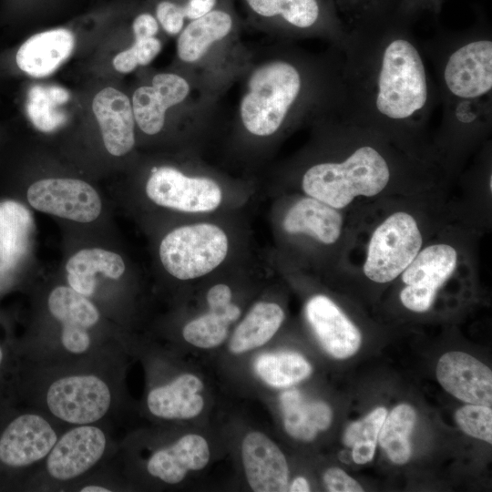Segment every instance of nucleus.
<instances>
[{"label":"nucleus","instance_id":"obj_38","mask_svg":"<svg viewBox=\"0 0 492 492\" xmlns=\"http://www.w3.org/2000/svg\"><path fill=\"white\" fill-rule=\"evenodd\" d=\"M216 2L217 0H188L180 8L185 19L191 21L213 10Z\"/></svg>","mask_w":492,"mask_h":492},{"label":"nucleus","instance_id":"obj_14","mask_svg":"<svg viewBox=\"0 0 492 492\" xmlns=\"http://www.w3.org/2000/svg\"><path fill=\"white\" fill-rule=\"evenodd\" d=\"M442 387L457 399L491 407L492 372L472 355L453 351L443 354L436 365Z\"/></svg>","mask_w":492,"mask_h":492},{"label":"nucleus","instance_id":"obj_37","mask_svg":"<svg viewBox=\"0 0 492 492\" xmlns=\"http://www.w3.org/2000/svg\"><path fill=\"white\" fill-rule=\"evenodd\" d=\"M159 22L152 15L141 13L132 23L134 37L156 36L159 32Z\"/></svg>","mask_w":492,"mask_h":492},{"label":"nucleus","instance_id":"obj_22","mask_svg":"<svg viewBox=\"0 0 492 492\" xmlns=\"http://www.w3.org/2000/svg\"><path fill=\"white\" fill-rule=\"evenodd\" d=\"M231 15L220 9L191 20L183 27L177 40V55L180 61L197 65L213 48L223 43L232 33Z\"/></svg>","mask_w":492,"mask_h":492},{"label":"nucleus","instance_id":"obj_15","mask_svg":"<svg viewBox=\"0 0 492 492\" xmlns=\"http://www.w3.org/2000/svg\"><path fill=\"white\" fill-rule=\"evenodd\" d=\"M246 479L255 492L286 491L289 483L287 460L279 446L263 433L253 431L241 443Z\"/></svg>","mask_w":492,"mask_h":492},{"label":"nucleus","instance_id":"obj_27","mask_svg":"<svg viewBox=\"0 0 492 492\" xmlns=\"http://www.w3.org/2000/svg\"><path fill=\"white\" fill-rule=\"evenodd\" d=\"M68 99V91L60 86L34 85L27 94L26 114L39 130L53 131L67 120V115L62 110V107Z\"/></svg>","mask_w":492,"mask_h":492},{"label":"nucleus","instance_id":"obj_26","mask_svg":"<svg viewBox=\"0 0 492 492\" xmlns=\"http://www.w3.org/2000/svg\"><path fill=\"white\" fill-rule=\"evenodd\" d=\"M284 320V313L275 302H257L234 330L229 349L241 354L268 343Z\"/></svg>","mask_w":492,"mask_h":492},{"label":"nucleus","instance_id":"obj_36","mask_svg":"<svg viewBox=\"0 0 492 492\" xmlns=\"http://www.w3.org/2000/svg\"><path fill=\"white\" fill-rule=\"evenodd\" d=\"M323 483L331 492H361V485L343 469L330 467L323 474Z\"/></svg>","mask_w":492,"mask_h":492},{"label":"nucleus","instance_id":"obj_3","mask_svg":"<svg viewBox=\"0 0 492 492\" xmlns=\"http://www.w3.org/2000/svg\"><path fill=\"white\" fill-rule=\"evenodd\" d=\"M391 179L389 164L372 146H361L342 161L321 162L302 175V190L336 210L349 206L355 198L380 194Z\"/></svg>","mask_w":492,"mask_h":492},{"label":"nucleus","instance_id":"obj_21","mask_svg":"<svg viewBox=\"0 0 492 492\" xmlns=\"http://www.w3.org/2000/svg\"><path fill=\"white\" fill-rule=\"evenodd\" d=\"M201 380L192 374H182L169 383L152 388L147 396L149 411L165 420H188L199 415L204 407L200 392Z\"/></svg>","mask_w":492,"mask_h":492},{"label":"nucleus","instance_id":"obj_17","mask_svg":"<svg viewBox=\"0 0 492 492\" xmlns=\"http://www.w3.org/2000/svg\"><path fill=\"white\" fill-rule=\"evenodd\" d=\"M92 109L100 127L107 150L120 157L135 144V118L131 101L114 87H105L94 97Z\"/></svg>","mask_w":492,"mask_h":492},{"label":"nucleus","instance_id":"obj_4","mask_svg":"<svg viewBox=\"0 0 492 492\" xmlns=\"http://www.w3.org/2000/svg\"><path fill=\"white\" fill-rule=\"evenodd\" d=\"M228 249L223 230L214 224L199 223L169 232L160 242L159 258L170 275L191 280L217 268L226 258Z\"/></svg>","mask_w":492,"mask_h":492},{"label":"nucleus","instance_id":"obj_39","mask_svg":"<svg viewBox=\"0 0 492 492\" xmlns=\"http://www.w3.org/2000/svg\"><path fill=\"white\" fill-rule=\"evenodd\" d=\"M291 492H308L310 491V485L306 478L302 477H296L289 487Z\"/></svg>","mask_w":492,"mask_h":492},{"label":"nucleus","instance_id":"obj_42","mask_svg":"<svg viewBox=\"0 0 492 492\" xmlns=\"http://www.w3.org/2000/svg\"><path fill=\"white\" fill-rule=\"evenodd\" d=\"M350 1H354L355 4L359 3L360 1H363L364 3H366L367 1H370V3H373V1L374 0H350ZM376 1H379V0H376Z\"/></svg>","mask_w":492,"mask_h":492},{"label":"nucleus","instance_id":"obj_10","mask_svg":"<svg viewBox=\"0 0 492 492\" xmlns=\"http://www.w3.org/2000/svg\"><path fill=\"white\" fill-rule=\"evenodd\" d=\"M107 445V436L97 425H75L57 438L46 457V473L56 481H72L101 460Z\"/></svg>","mask_w":492,"mask_h":492},{"label":"nucleus","instance_id":"obj_35","mask_svg":"<svg viewBox=\"0 0 492 492\" xmlns=\"http://www.w3.org/2000/svg\"><path fill=\"white\" fill-rule=\"evenodd\" d=\"M156 19L164 31L171 36L179 35L185 26L180 5L171 1H161L157 5Z\"/></svg>","mask_w":492,"mask_h":492},{"label":"nucleus","instance_id":"obj_8","mask_svg":"<svg viewBox=\"0 0 492 492\" xmlns=\"http://www.w3.org/2000/svg\"><path fill=\"white\" fill-rule=\"evenodd\" d=\"M457 261L458 253L450 244L436 243L421 249L401 273L405 284L400 292L403 305L415 313L426 312L437 290L455 272Z\"/></svg>","mask_w":492,"mask_h":492},{"label":"nucleus","instance_id":"obj_7","mask_svg":"<svg viewBox=\"0 0 492 492\" xmlns=\"http://www.w3.org/2000/svg\"><path fill=\"white\" fill-rule=\"evenodd\" d=\"M146 193L156 204L185 212H209L222 200L219 184L207 177H190L172 167L154 168Z\"/></svg>","mask_w":492,"mask_h":492},{"label":"nucleus","instance_id":"obj_20","mask_svg":"<svg viewBox=\"0 0 492 492\" xmlns=\"http://www.w3.org/2000/svg\"><path fill=\"white\" fill-rule=\"evenodd\" d=\"M74 46L75 37L70 30H46L33 35L19 46L15 62L21 71L31 77H46L69 57Z\"/></svg>","mask_w":492,"mask_h":492},{"label":"nucleus","instance_id":"obj_18","mask_svg":"<svg viewBox=\"0 0 492 492\" xmlns=\"http://www.w3.org/2000/svg\"><path fill=\"white\" fill-rule=\"evenodd\" d=\"M210 311L190 322L182 330L183 338L200 349L220 345L229 334L231 323L241 315V309L232 302L231 288L223 283L212 286L207 292Z\"/></svg>","mask_w":492,"mask_h":492},{"label":"nucleus","instance_id":"obj_31","mask_svg":"<svg viewBox=\"0 0 492 492\" xmlns=\"http://www.w3.org/2000/svg\"><path fill=\"white\" fill-rule=\"evenodd\" d=\"M259 16L280 18L301 30L314 26L321 18L319 0H245Z\"/></svg>","mask_w":492,"mask_h":492},{"label":"nucleus","instance_id":"obj_16","mask_svg":"<svg viewBox=\"0 0 492 492\" xmlns=\"http://www.w3.org/2000/svg\"><path fill=\"white\" fill-rule=\"evenodd\" d=\"M305 315L331 356L345 359L358 351L362 342L360 331L329 297H312L305 305Z\"/></svg>","mask_w":492,"mask_h":492},{"label":"nucleus","instance_id":"obj_13","mask_svg":"<svg viewBox=\"0 0 492 492\" xmlns=\"http://www.w3.org/2000/svg\"><path fill=\"white\" fill-rule=\"evenodd\" d=\"M190 82L175 73H159L150 85L138 87L131 105L136 124L148 135H156L165 125L167 111L188 99Z\"/></svg>","mask_w":492,"mask_h":492},{"label":"nucleus","instance_id":"obj_32","mask_svg":"<svg viewBox=\"0 0 492 492\" xmlns=\"http://www.w3.org/2000/svg\"><path fill=\"white\" fill-rule=\"evenodd\" d=\"M386 415L385 408L377 407L346 428L343 443L353 448L352 456L355 463L364 465L373 459L379 431Z\"/></svg>","mask_w":492,"mask_h":492},{"label":"nucleus","instance_id":"obj_19","mask_svg":"<svg viewBox=\"0 0 492 492\" xmlns=\"http://www.w3.org/2000/svg\"><path fill=\"white\" fill-rule=\"evenodd\" d=\"M210 460L207 440L188 434L172 445L154 452L147 462L149 474L169 485L180 483L190 471L204 468Z\"/></svg>","mask_w":492,"mask_h":492},{"label":"nucleus","instance_id":"obj_41","mask_svg":"<svg viewBox=\"0 0 492 492\" xmlns=\"http://www.w3.org/2000/svg\"><path fill=\"white\" fill-rule=\"evenodd\" d=\"M5 360V349L0 345V371L3 369Z\"/></svg>","mask_w":492,"mask_h":492},{"label":"nucleus","instance_id":"obj_40","mask_svg":"<svg viewBox=\"0 0 492 492\" xmlns=\"http://www.w3.org/2000/svg\"><path fill=\"white\" fill-rule=\"evenodd\" d=\"M79 491L82 492H109L112 489L101 485H86L81 487Z\"/></svg>","mask_w":492,"mask_h":492},{"label":"nucleus","instance_id":"obj_43","mask_svg":"<svg viewBox=\"0 0 492 492\" xmlns=\"http://www.w3.org/2000/svg\"><path fill=\"white\" fill-rule=\"evenodd\" d=\"M491 182H492V178H491V175H490V177H489V189H490V190H491V189H492Z\"/></svg>","mask_w":492,"mask_h":492},{"label":"nucleus","instance_id":"obj_33","mask_svg":"<svg viewBox=\"0 0 492 492\" xmlns=\"http://www.w3.org/2000/svg\"><path fill=\"white\" fill-rule=\"evenodd\" d=\"M162 44L156 36L135 37L133 45L118 53L113 59L115 69L130 73L138 66L149 65L160 52Z\"/></svg>","mask_w":492,"mask_h":492},{"label":"nucleus","instance_id":"obj_29","mask_svg":"<svg viewBox=\"0 0 492 492\" xmlns=\"http://www.w3.org/2000/svg\"><path fill=\"white\" fill-rule=\"evenodd\" d=\"M254 369L264 383L275 388L294 385L313 371L310 363L293 352L263 354L255 360Z\"/></svg>","mask_w":492,"mask_h":492},{"label":"nucleus","instance_id":"obj_2","mask_svg":"<svg viewBox=\"0 0 492 492\" xmlns=\"http://www.w3.org/2000/svg\"><path fill=\"white\" fill-rule=\"evenodd\" d=\"M374 78L373 100L384 118L405 121L426 106L429 87L423 58L407 38L396 36L384 46Z\"/></svg>","mask_w":492,"mask_h":492},{"label":"nucleus","instance_id":"obj_1","mask_svg":"<svg viewBox=\"0 0 492 492\" xmlns=\"http://www.w3.org/2000/svg\"><path fill=\"white\" fill-rule=\"evenodd\" d=\"M300 67L285 58H272L250 72L238 108L244 129L256 137H270L284 124L304 91Z\"/></svg>","mask_w":492,"mask_h":492},{"label":"nucleus","instance_id":"obj_30","mask_svg":"<svg viewBox=\"0 0 492 492\" xmlns=\"http://www.w3.org/2000/svg\"><path fill=\"white\" fill-rule=\"evenodd\" d=\"M415 412L406 404L395 406L384 418L379 431L380 446L392 462L405 464L411 456L409 436L415 423Z\"/></svg>","mask_w":492,"mask_h":492},{"label":"nucleus","instance_id":"obj_5","mask_svg":"<svg viewBox=\"0 0 492 492\" xmlns=\"http://www.w3.org/2000/svg\"><path fill=\"white\" fill-rule=\"evenodd\" d=\"M422 246V232L414 216L406 211H395L374 231L363 272L372 282H390L401 275Z\"/></svg>","mask_w":492,"mask_h":492},{"label":"nucleus","instance_id":"obj_28","mask_svg":"<svg viewBox=\"0 0 492 492\" xmlns=\"http://www.w3.org/2000/svg\"><path fill=\"white\" fill-rule=\"evenodd\" d=\"M47 307L61 327H78L90 330L99 321L97 306L88 297L70 286H57L48 295Z\"/></svg>","mask_w":492,"mask_h":492},{"label":"nucleus","instance_id":"obj_6","mask_svg":"<svg viewBox=\"0 0 492 492\" xmlns=\"http://www.w3.org/2000/svg\"><path fill=\"white\" fill-rule=\"evenodd\" d=\"M113 403L109 384L94 373H73L53 380L45 393L48 412L72 425L100 421Z\"/></svg>","mask_w":492,"mask_h":492},{"label":"nucleus","instance_id":"obj_23","mask_svg":"<svg viewBox=\"0 0 492 492\" xmlns=\"http://www.w3.org/2000/svg\"><path fill=\"white\" fill-rule=\"evenodd\" d=\"M341 212L313 198L297 200L286 212L282 227L289 234H309L322 243L333 244L342 234Z\"/></svg>","mask_w":492,"mask_h":492},{"label":"nucleus","instance_id":"obj_24","mask_svg":"<svg viewBox=\"0 0 492 492\" xmlns=\"http://www.w3.org/2000/svg\"><path fill=\"white\" fill-rule=\"evenodd\" d=\"M280 403L284 429L295 439L310 442L319 431L326 430L331 425L330 406L322 401H305L296 389L283 392Z\"/></svg>","mask_w":492,"mask_h":492},{"label":"nucleus","instance_id":"obj_34","mask_svg":"<svg viewBox=\"0 0 492 492\" xmlns=\"http://www.w3.org/2000/svg\"><path fill=\"white\" fill-rule=\"evenodd\" d=\"M455 417L464 433L492 443V410L489 406L469 404L458 409Z\"/></svg>","mask_w":492,"mask_h":492},{"label":"nucleus","instance_id":"obj_11","mask_svg":"<svg viewBox=\"0 0 492 492\" xmlns=\"http://www.w3.org/2000/svg\"><path fill=\"white\" fill-rule=\"evenodd\" d=\"M57 438L46 417L36 413L21 414L0 433V464L12 469L31 466L46 459Z\"/></svg>","mask_w":492,"mask_h":492},{"label":"nucleus","instance_id":"obj_44","mask_svg":"<svg viewBox=\"0 0 492 492\" xmlns=\"http://www.w3.org/2000/svg\"><path fill=\"white\" fill-rule=\"evenodd\" d=\"M407 3H410V2H417V1H423V0H405Z\"/></svg>","mask_w":492,"mask_h":492},{"label":"nucleus","instance_id":"obj_12","mask_svg":"<svg viewBox=\"0 0 492 492\" xmlns=\"http://www.w3.org/2000/svg\"><path fill=\"white\" fill-rule=\"evenodd\" d=\"M444 80L456 97L474 99L492 88V41L477 39L466 43L448 56Z\"/></svg>","mask_w":492,"mask_h":492},{"label":"nucleus","instance_id":"obj_25","mask_svg":"<svg viewBox=\"0 0 492 492\" xmlns=\"http://www.w3.org/2000/svg\"><path fill=\"white\" fill-rule=\"evenodd\" d=\"M125 269L123 259L118 253L99 248L81 250L66 264L69 286L87 297L96 291V273L117 280Z\"/></svg>","mask_w":492,"mask_h":492},{"label":"nucleus","instance_id":"obj_9","mask_svg":"<svg viewBox=\"0 0 492 492\" xmlns=\"http://www.w3.org/2000/svg\"><path fill=\"white\" fill-rule=\"evenodd\" d=\"M27 200L36 210L77 222H91L101 212V200L88 183L75 179H45L27 190Z\"/></svg>","mask_w":492,"mask_h":492}]
</instances>
